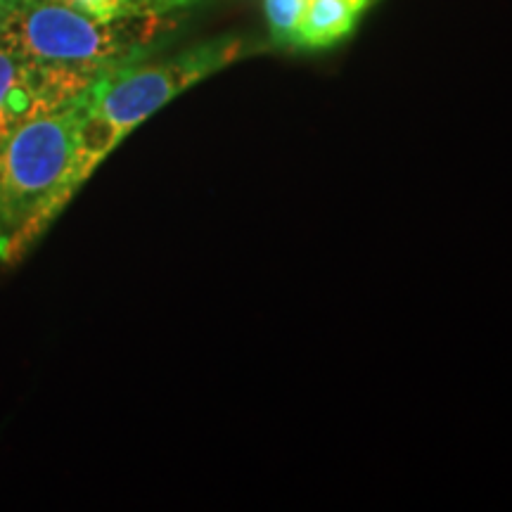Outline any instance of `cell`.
<instances>
[{
	"label": "cell",
	"instance_id": "7a4b0ae2",
	"mask_svg": "<svg viewBox=\"0 0 512 512\" xmlns=\"http://www.w3.org/2000/svg\"><path fill=\"white\" fill-rule=\"evenodd\" d=\"M247 55L242 38L226 36L185 50L157 64H121L107 69L83 100L79 155L86 178L105 157L152 114L183 91Z\"/></svg>",
	"mask_w": 512,
	"mask_h": 512
},
{
	"label": "cell",
	"instance_id": "3957f363",
	"mask_svg": "<svg viewBox=\"0 0 512 512\" xmlns=\"http://www.w3.org/2000/svg\"><path fill=\"white\" fill-rule=\"evenodd\" d=\"M169 27L166 17L105 22L67 0H17L0 12V46L31 62L107 72L136 62Z\"/></svg>",
	"mask_w": 512,
	"mask_h": 512
},
{
	"label": "cell",
	"instance_id": "277c9868",
	"mask_svg": "<svg viewBox=\"0 0 512 512\" xmlns=\"http://www.w3.org/2000/svg\"><path fill=\"white\" fill-rule=\"evenodd\" d=\"M105 72L24 60L0 46V140L31 119L74 105Z\"/></svg>",
	"mask_w": 512,
	"mask_h": 512
},
{
	"label": "cell",
	"instance_id": "6da1fadb",
	"mask_svg": "<svg viewBox=\"0 0 512 512\" xmlns=\"http://www.w3.org/2000/svg\"><path fill=\"white\" fill-rule=\"evenodd\" d=\"M83 100L86 95L0 140V261L5 264L22 259L88 181L79 155Z\"/></svg>",
	"mask_w": 512,
	"mask_h": 512
},
{
	"label": "cell",
	"instance_id": "8992f818",
	"mask_svg": "<svg viewBox=\"0 0 512 512\" xmlns=\"http://www.w3.org/2000/svg\"><path fill=\"white\" fill-rule=\"evenodd\" d=\"M67 3L105 22H119V19L166 17L176 10L190 8L197 0H67Z\"/></svg>",
	"mask_w": 512,
	"mask_h": 512
},
{
	"label": "cell",
	"instance_id": "5b68a950",
	"mask_svg": "<svg viewBox=\"0 0 512 512\" xmlns=\"http://www.w3.org/2000/svg\"><path fill=\"white\" fill-rule=\"evenodd\" d=\"M373 0H309L299 19L294 48H328L354 31Z\"/></svg>",
	"mask_w": 512,
	"mask_h": 512
},
{
	"label": "cell",
	"instance_id": "52a82bcc",
	"mask_svg": "<svg viewBox=\"0 0 512 512\" xmlns=\"http://www.w3.org/2000/svg\"><path fill=\"white\" fill-rule=\"evenodd\" d=\"M12 3H17V0H3V10L8 8V5H12Z\"/></svg>",
	"mask_w": 512,
	"mask_h": 512
}]
</instances>
